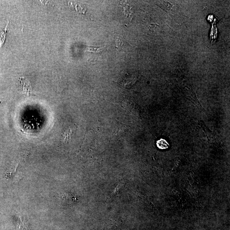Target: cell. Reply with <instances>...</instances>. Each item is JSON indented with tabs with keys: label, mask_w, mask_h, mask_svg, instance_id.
Masks as SVG:
<instances>
[{
	"label": "cell",
	"mask_w": 230,
	"mask_h": 230,
	"mask_svg": "<svg viewBox=\"0 0 230 230\" xmlns=\"http://www.w3.org/2000/svg\"><path fill=\"white\" fill-rule=\"evenodd\" d=\"M131 46L130 45L123 37H118L116 40V47L119 51L126 52L128 51V49Z\"/></svg>",
	"instance_id": "cell-1"
},
{
	"label": "cell",
	"mask_w": 230,
	"mask_h": 230,
	"mask_svg": "<svg viewBox=\"0 0 230 230\" xmlns=\"http://www.w3.org/2000/svg\"><path fill=\"white\" fill-rule=\"evenodd\" d=\"M21 80H20V82L21 86L23 87V88H21L23 93L25 94L26 95L29 96L32 93V90L30 82L25 78H21Z\"/></svg>",
	"instance_id": "cell-2"
},
{
	"label": "cell",
	"mask_w": 230,
	"mask_h": 230,
	"mask_svg": "<svg viewBox=\"0 0 230 230\" xmlns=\"http://www.w3.org/2000/svg\"><path fill=\"white\" fill-rule=\"evenodd\" d=\"M156 145L158 148L161 150L168 149L170 146L168 143L165 139H163V138H161L160 140L157 141Z\"/></svg>",
	"instance_id": "cell-3"
},
{
	"label": "cell",
	"mask_w": 230,
	"mask_h": 230,
	"mask_svg": "<svg viewBox=\"0 0 230 230\" xmlns=\"http://www.w3.org/2000/svg\"><path fill=\"white\" fill-rule=\"evenodd\" d=\"M104 48L105 47L88 46L86 51L90 53H97L103 51Z\"/></svg>",
	"instance_id": "cell-4"
},
{
	"label": "cell",
	"mask_w": 230,
	"mask_h": 230,
	"mask_svg": "<svg viewBox=\"0 0 230 230\" xmlns=\"http://www.w3.org/2000/svg\"><path fill=\"white\" fill-rule=\"evenodd\" d=\"M9 24V21L8 23L6 26V28L4 29L3 31L0 32V49L2 48L3 44H4L5 42V39H6V31H7V26Z\"/></svg>",
	"instance_id": "cell-5"
},
{
	"label": "cell",
	"mask_w": 230,
	"mask_h": 230,
	"mask_svg": "<svg viewBox=\"0 0 230 230\" xmlns=\"http://www.w3.org/2000/svg\"></svg>",
	"instance_id": "cell-6"
}]
</instances>
